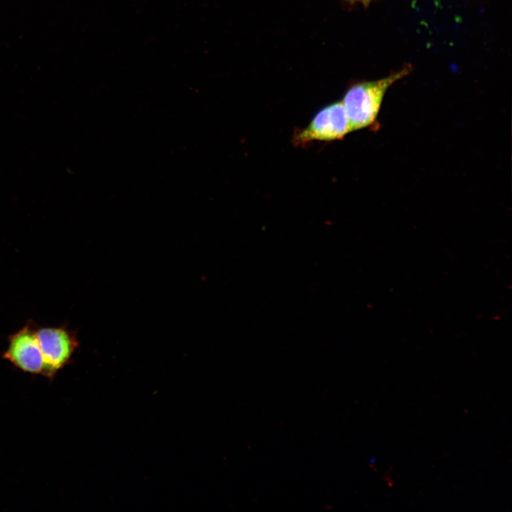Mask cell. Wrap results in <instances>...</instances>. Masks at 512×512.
<instances>
[{
  "label": "cell",
  "instance_id": "obj_2",
  "mask_svg": "<svg viewBox=\"0 0 512 512\" xmlns=\"http://www.w3.org/2000/svg\"><path fill=\"white\" fill-rule=\"evenodd\" d=\"M352 132L341 101L321 108L304 128L294 131L292 142L295 146L319 142L342 139Z\"/></svg>",
  "mask_w": 512,
  "mask_h": 512
},
{
  "label": "cell",
  "instance_id": "obj_1",
  "mask_svg": "<svg viewBox=\"0 0 512 512\" xmlns=\"http://www.w3.org/2000/svg\"><path fill=\"white\" fill-rule=\"evenodd\" d=\"M410 70L408 65L383 78L358 82L348 89L341 102L352 132L375 125L386 91Z\"/></svg>",
  "mask_w": 512,
  "mask_h": 512
},
{
  "label": "cell",
  "instance_id": "obj_5",
  "mask_svg": "<svg viewBox=\"0 0 512 512\" xmlns=\"http://www.w3.org/2000/svg\"><path fill=\"white\" fill-rule=\"evenodd\" d=\"M352 1H359V2H361L362 4H365V5H368L371 0H352Z\"/></svg>",
  "mask_w": 512,
  "mask_h": 512
},
{
  "label": "cell",
  "instance_id": "obj_3",
  "mask_svg": "<svg viewBox=\"0 0 512 512\" xmlns=\"http://www.w3.org/2000/svg\"><path fill=\"white\" fill-rule=\"evenodd\" d=\"M44 361L43 375L52 378L67 365L78 346L76 335L64 327L36 329Z\"/></svg>",
  "mask_w": 512,
  "mask_h": 512
},
{
  "label": "cell",
  "instance_id": "obj_4",
  "mask_svg": "<svg viewBox=\"0 0 512 512\" xmlns=\"http://www.w3.org/2000/svg\"><path fill=\"white\" fill-rule=\"evenodd\" d=\"M36 330L26 325L11 335L3 356L25 372L43 375L44 361Z\"/></svg>",
  "mask_w": 512,
  "mask_h": 512
}]
</instances>
